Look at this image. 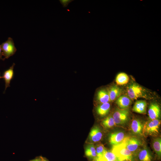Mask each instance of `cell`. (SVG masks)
Here are the masks:
<instances>
[{
	"label": "cell",
	"instance_id": "d6986e66",
	"mask_svg": "<svg viewBox=\"0 0 161 161\" xmlns=\"http://www.w3.org/2000/svg\"><path fill=\"white\" fill-rule=\"evenodd\" d=\"M97 98L101 103H108L110 101L109 97L108 91L105 90L99 91L97 94Z\"/></svg>",
	"mask_w": 161,
	"mask_h": 161
},
{
	"label": "cell",
	"instance_id": "e0dca14e",
	"mask_svg": "<svg viewBox=\"0 0 161 161\" xmlns=\"http://www.w3.org/2000/svg\"><path fill=\"white\" fill-rule=\"evenodd\" d=\"M110 105L109 103H102L96 108L97 113L100 116L103 117L107 114L109 112Z\"/></svg>",
	"mask_w": 161,
	"mask_h": 161
},
{
	"label": "cell",
	"instance_id": "277c9868",
	"mask_svg": "<svg viewBox=\"0 0 161 161\" xmlns=\"http://www.w3.org/2000/svg\"><path fill=\"white\" fill-rule=\"evenodd\" d=\"M0 45L2 49V55L4 56L3 61L13 56L17 51L13 40L10 37H9L6 41Z\"/></svg>",
	"mask_w": 161,
	"mask_h": 161
},
{
	"label": "cell",
	"instance_id": "ba28073f",
	"mask_svg": "<svg viewBox=\"0 0 161 161\" xmlns=\"http://www.w3.org/2000/svg\"><path fill=\"white\" fill-rule=\"evenodd\" d=\"M15 65V64L13 63L12 66L8 69L5 70L2 74L1 78L4 80L5 83V89L4 93L5 92L7 88L10 86V82L14 76L13 69Z\"/></svg>",
	"mask_w": 161,
	"mask_h": 161
},
{
	"label": "cell",
	"instance_id": "9a60e30c",
	"mask_svg": "<svg viewBox=\"0 0 161 161\" xmlns=\"http://www.w3.org/2000/svg\"><path fill=\"white\" fill-rule=\"evenodd\" d=\"M109 97L110 101L117 99L122 94V89L117 85L112 86L108 91Z\"/></svg>",
	"mask_w": 161,
	"mask_h": 161
},
{
	"label": "cell",
	"instance_id": "4316f807",
	"mask_svg": "<svg viewBox=\"0 0 161 161\" xmlns=\"http://www.w3.org/2000/svg\"><path fill=\"white\" fill-rule=\"evenodd\" d=\"M42 161H47V160H45L42 159Z\"/></svg>",
	"mask_w": 161,
	"mask_h": 161
},
{
	"label": "cell",
	"instance_id": "cb8c5ba5",
	"mask_svg": "<svg viewBox=\"0 0 161 161\" xmlns=\"http://www.w3.org/2000/svg\"><path fill=\"white\" fill-rule=\"evenodd\" d=\"M72 1L73 0H59L61 3L64 7H67L68 4Z\"/></svg>",
	"mask_w": 161,
	"mask_h": 161
},
{
	"label": "cell",
	"instance_id": "2e32d148",
	"mask_svg": "<svg viewBox=\"0 0 161 161\" xmlns=\"http://www.w3.org/2000/svg\"><path fill=\"white\" fill-rule=\"evenodd\" d=\"M140 161H151L152 156L150 152L146 148H144L139 151L137 153Z\"/></svg>",
	"mask_w": 161,
	"mask_h": 161
},
{
	"label": "cell",
	"instance_id": "7a4b0ae2",
	"mask_svg": "<svg viewBox=\"0 0 161 161\" xmlns=\"http://www.w3.org/2000/svg\"><path fill=\"white\" fill-rule=\"evenodd\" d=\"M128 96L131 100H136L141 98H146V90L138 84L133 83L127 88Z\"/></svg>",
	"mask_w": 161,
	"mask_h": 161
},
{
	"label": "cell",
	"instance_id": "8992f818",
	"mask_svg": "<svg viewBox=\"0 0 161 161\" xmlns=\"http://www.w3.org/2000/svg\"><path fill=\"white\" fill-rule=\"evenodd\" d=\"M122 143L133 154L137 151L141 144L140 140L134 137H125Z\"/></svg>",
	"mask_w": 161,
	"mask_h": 161
},
{
	"label": "cell",
	"instance_id": "3957f363",
	"mask_svg": "<svg viewBox=\"0 0 161 161\" xmlns=\"http://www.w3.org/2000/svg\"><path fill=\"white\" fill-rule=\"evenodd\" d=\"M161 121L159 119L150 120L143 125V134L152 136L157 135L159 133V129Z\"/></svg>",
	"mask_w": 161,
	"mask_h": 161
},
{
	"label": "cell",
	"instance_id": "5bb4252c",
	"mask_svg": "<svg viewBox=\"0 0 161 161\" xmlns=\"http://www.w3.org/2000/svg\"><path fill=\"white\" fill-rule=\"evenodd\" d=\"M93 161H120L119 159L111 151H107L102 156L95 157Z\"/></svg>",
	"mask_w": 161,
	"mask_h": 161
},
{
	"label": "cell",
	"instance_id": "4fadbf2b",
	"mask_svg": "<svg viewBox=\"0 0 161 161\" xmlns=\"http://www.w3.org/2000/svg\"><path fill=\"white\" fill-rule=\"evenodd\" d=\"M147 103L145 100H138L134 103L132 110L135 112L140 114L146 113Z\"/></svg>",
	"mask_w": 161,
	"mask_h": 161
},
{
	"label": "cell",
	"instance_id": "ac0fdd59",
	"mask_svg": "<svg viewBox=\"0 0 161 161\" xmlns=\"http://www.w3.org/2000/svg\"><path fill=\"white\" fill-rule=\"evenodd\" d=\"M129 80V77L124 72H121L117 76L115 81L117 85H123L127 83Z\"/></svg>",
	"mask_w": 161,
	"mask_h": 161
},
{
	"label": "cell",
	"instance_id": "44dd1931",
	"mask_svg": "<svg viewBox=\"0 0 161 161\" xmlns=\"http://www.w3.org/2000/svg\"><path fill=\"white\" fill-rule=\"evenodd\" d=\"M153 149L158 157L160 158L161 156V139L157 137L155 139L152 143Z\"/></svg>",
	"mask_w": 161,
	"mask_h": 161
},
{
	"label": "cell",
	"instance_id": "7402d4cb",
	"mask_svg": "<svg viewBox=\"0 0 161 161\" xmlns=\"http://www.w3.org/2000/svg\"><path fill=\"white\" fill-rule=\"evenodd\" d=\"M103 126L106 128H110L113 127L115 124L112 116L110 115L104 120L102 122Z\"/></svg>",
	"mask_w": 161,
	"mask_h": 161
},
{
	"label": "cell",
	"instance_id": "d4e9b609",
	"mask_svg": "<svg viewBox=\"0 0 161 161\" xmlns=\"http://www.w3.org/2000/svg\"><path fill=\"white\" fill-rule=\"evenodd\" d=\"M42 160L41 157H37L30 161H42Z\"/></svg>",
	"mask_w": 161,
	"mask_h": 161
},
{
	"label": "cell",
	"instance_id": "603a6c76",
	"mask_svg": "<svg viewBox=\"0 0 161 161\" xmlns=\"http://www.w3.org/2000/svg\"><path fill=\"white\" fill-rule=\"evenodd\" d=\"M95 148L96 153V157H99L102 156L107 151L104 145L101 143L97 144Z\"/></svg>",
	"mask_w": 161,
	"mask_h": 161
},
{
	"label": "cell",
	"instance_id": "30bf717a",
	"mask_svg": "<svg viewBox=\"0 0 161 161\" xmlns=\"http://www.w3.org/2000/svg\"><path fill=\"white\" fill-rule=\"evenodd\" d=\"M143 125L141 120L137 119L133 120L130 124L131 129L133 133L140 136L143 134Z\"/></svg>",
	"mask_w": 161,
	"mask_h": 161
},
{
	"label": "cell",
	"instance_id": "52a82bcc",
	"mask_svg": "<svg viewBox=\"0 0 161 161\" xmlns=\"http://www.w3.org/2000/svg\"><path fill=\"white\" fill-rule=\"evenodd\" d=\"M148 112L150 120L159 119L160 117V109L158 104L156 103H152L150 104Z\"/></svg>",
	"mask_w": 161,
	"mask_h": 161
},
{
	"label": "cell",
	"instance_id": "8fae6325",
	"mask_svg": "<svg viewBox=\"0 0 161 161\" xmlns=\"http://www.w3.org/2000/svg\"><path fill=\"white\" fill-rule=\"evenodd\" d=\"M102 134L100 128L95 126L91 129L89 135V140L92 142H97L102 138Z\"/></svg>",
	"mask_w": 161,
	"mask_h": 161
},
{
	"label": "cell",
	"instance_id": "ffe728a7",
	"mask_svg": "<svg viewBox=\"0 0 161 161\" xmlns=\"http://www.w3.org/2000/svg\"><path fill=\"white\" fill-rule=\"evenodd\" d=\"M85 154L88 157L94 159L96 157L95 148L93 144L88 145L85 150Z\"/></svg>",
	"mask_w": 161,
	"mask_h": 161
},
{
	"label": "cell",
	"instance_id": "7c38bea8",
	"mask_svg": "<svg viewBox=\"0 0 161 161\" xmlns=\"http://www.w3.org/2000/svg\"><path fill=\"white\" fill-rule=\"evenodd\" d=\"M116 103L120 109H124L128 108L131 104L132 101L128 96L122 95L117 99Z\"/></svg>",
	"mask_w": 161,
	"mask_h": 161
},
{
	"label": "cell",
	"instance_id": "484cf974",
	"mask_svg": "<svg viewBox=\"0 0 161 161\" xmlns=\"http://www.w3.org/2000/svg\"><path fill=\"white\" fill-rule=\"evenodd\" d=\"M2 49L1 46L0 45V60H3V58H2Z\"/></svg>",
	"mask_w": 161,
	"mask_h": 161
},
{
	"label": "cell",
	"instance_id": "9c48e42d",
	"mask_svg": "<svg viewBox=\"0 0 161 161\" xmlns=\"http://www.w3.org/2000/svg\"><path fill=\"white\" fill-rule=\"evenodd\" d=\"M125 135L122 131H115L111 133L109 137V141L112 146L121 143L124 139Z\"/></svg>",
	"mask_w": 161,
	"mask_h": 161
},
{
	"label": "cell",
	"instance_id": "6da1fadb",
	"mask_svg": "<svg viewBox=\"0 0 161 161\" xmlns=\"http://www.w3.org/2000/svg\"><path fill=\"white\" fill-rule=\"evenodd\" d=\"M111 151L120 161H134L133 154L122 143L112 146Z\"/></svg>",
	"mask_w": 161,
	"mask_h": 161
},
{
	"label": "cell",
	"instance_id": "83f0119b",
	"mask_svg": "<svg viewBox=\"0 0 161 161\" xmlns=\"http://www.w3.org/2000/svg\"><path fill=\"white\" fill-rule=\"evenodd\" d=\"M2 78L0 76V79Z\"/></svg>",
	"mask_w": 161,
	"mask_h": 161
},
{
	"label": "cell",
	"instance_id": "5b68a950",
	"mask_svg": "<svg viewBox=\"0 0 161 161\" xmlns=\"http://www.w3.org/2000/svg\"><path fill=\"white\" fill-rule=\"evenodd\" d=\"M129 114L128 108L122 109L116 108L112 115L115 124L122 125L126 123L128 120Z\"/></svg>",
	"mask_w": 161,
	"mask_h": 161
}]
</instances>
